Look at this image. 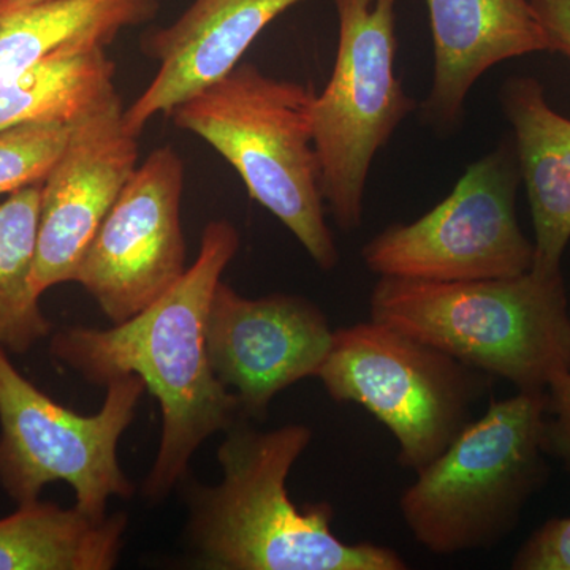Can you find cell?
<instances>
[{"instance_id": "1", "label": "cell", "mask_w": 570, "mask_h": 570, "mask_svg": "<svg viewBox=\"0 0 570 570\" xmlns=\"http://www.w3.org/2000/svg\"><path fill=\"white\" fill-rule=\"evenodd\" d=\"M238 249L234 225L212 220L193 266L151 306L112 328L70 326L51 337L52 356L91 384L107 387L134 374L159 401L163 436L142 485L149 502L165 501L187 479L206 439L243 417L238 397L214 376L206 352L213 294Z\"/></svg>"}, {"instance_id": "2", "label": "cell", "mask_w": 570, "mask_h": 570, "mask_svg": "<svg viewBox=\"0 0 570 570\" xmlns=\"http://www.w3.org/2000/svg\"><path fill=\"white\" fill-rule=\"evenodd\" d=\"M217 450L223 480L187 487V542L195 568L209 570H404L389 547L346 543L332 531L328 502L298 508L287 479L313 439L291 423L261 431L242 417Z\"/></svg>"}, {"instance_id": "3", "label": "cell", "mask_w": 570, "mask_h": 570, "mask_svg": "<svg viewBox=\"0 0 570 570\" xmlns=\"http://www.w3.org/2000/svg\"><path fill=\"white\" fill-rule=\"evenodd\" d=\"M370 314L519 392H546L570 371L562 273L463 283L381 277Z\"/></svg>"}, {"instance_id": "4", "label": "cell", "mask_w": 570, "mask_h": 570, "mask_svg": "<svg viewBox=\"0 0 570 570\" xmlns=\"http://www.w3.org/2000/svg\"><path fill=\"white\" fill-rule=\"evenodd\" d=\"M316 96L311 86L238 63L168 116L213 146L242 176L249 197L295 235L318 268L332 272L340 254L325 223L314 148Z\"/></svg>"}, {"instance_id": "5", "label": "cell", "mask_w": 570, "mask_h": 570, "mask_svg": "<svg viewBox=\"0 0 570 570\" xmlns=\"http://www.w3.org/2000/svg\"><path fill=\"white\" fill-rule=\"evenodd\" d=\"M546 392L491 400L448 449L419 469L400 512L415 542L438 557L494 549L515 531L549 478Z\"/></svg>"}, {"instance_id": "6", "label": "cell", "mask_w": 570, "mask_h": 570, "mask_svg": "<svg viewBox=\"0 0 570 570\" xmlns=\"http://www.w3.org/2000/svg\"><path fill=\"white\" fill-rule=\"evenodd\" d=\"M317 377L336 403H355L396 438L397 463L438 459L489 393L493 377L370 318L335 330Z\"/></svg>"}, {"instance_id": "7", "label": "cell", "mask_w": 570, "mask_h": 570, "mask_svg": "<svg viewBox=\"0 0 570 570\" xmlns=\"http://www.w3.org/2000/svg\"><path fill=\"white\" fill-rule=\"evenodd\" d=\"M145 382L124 376L107 384L97 414L80 415L28 381L0 347V487L17 505L40 501L48 483L66 482L91 519L108 515L110 498L129 499L118 444L134 422Z\"/></svg>"}, {"instance_id": "8", "label": "cell", "mask_w": 570, "mask_h": 570, "mask_svg": "<svg viewBox=\"0 0 570 570\" xmlns=\"http://www.w3.org/2000/svg\"><path fill=\"white\" fill-rule=\"evenodd\" d=\"M335 69L314 104V148L322 197L337 227L362 225L367 175L376 154L417 104L395 73L400 0H333Z\"/></svg>"}, {"instance_id": "9", "label": "cell", "mask_w": 570, "mask_h": 570, "mask_svg": "<svg viewBox=\"0 0 570 570\" xmlns=\"http://www.w3.org/2000/svg\"><path fill=\"white\" fill-rule=\"evenodd\" d=\"M515 146L469 165L452 193L414 223L393 224L366 243L363 262L379 277L463 283L530 272L534 245L521 232Z\"/></svg>"}, {"instance_id": "10", "label": "cell", "mask_w": 570, "mask_h": 570, "mask_svg": "<svg viewBox=\"0 0 570 570\" xmlns=\"http://www.w3.org/2000/svg\"><path fill=\"white\" fill-rule=\"evenodd\" d=\"M183 187L181 156L171 146L157 148L124 186L82 255L73 283L112 325L151 306L186 273Z\"/></svg>"}, {"instance_id": "11", "label": "cell", "mask_w": 570, "mask_h": 570, "mask_svg": "<svg viewBox=\"0 0 570 570\" xmlns=\"http://www.w3.org/2000/svg\"><path fill=\"white\" fill-rule=\"evenodd\" d=\"M324 311L299 295L246 298L220 281L206 318L214 376L238 397L243 417L265 420L277 393L317 377L333 343Z\"/></svg>"}, {"instance_id": "12", "label": "cell", "mask_w": 570, "mask_h": 570, "mask_svg": "<svg viewBox=\"0 0 570 570\" xmlns=\"http://www.w3.org/2000/svg\"><path fill=\"white\" fill-rule=\"evenodd\" d=\"M118 91L71 124L69 140L41 184L32 285L40 296L73 283L94 236L138 168L140 142L124 122Z\"/></svg>"}, {"instance_id": "13", "label": "cell", "mask_w": 570, "mask_h": 570, "mask_svg": "<svg viewBox=\"0 0 570 570\" xmlns=\"http://www.w3.org/2000/svg\"><path fill=\"white\" fill-rule=\"evenodd\" d=\"M305 0H194L181 17L142 39L159 62L156 77L127 110L124 122L140 137L157 115L223 80L269 22Z\"/></svg>"}, {"instance_id": "14", "label": "cell", "mask_w": 570, "mask_h": 570, "mask_svg": "<svg viewBox=\"0 0 570 570\" xmlns=\"http://www.w3.org/2000/svg\"><path fill=\"white\" fill-rule=\"evenodd\" d=\"M434 77L422 104L426 121L453 129L474 82L499 62L550 52L530 0H425Z\"/></svg>"}, {"instance_id": "15", "label": "cell", "mask_w": 570, "mask_h": 570, "mask_svg": "<svg viewBox=\"0 0 570 570\" xmlns=\"http://www.w3.org/2000/svg\"><path fill=\"white\" fill-rule=\"evenodd\" d=\"M502 110L515 134L520 176L527 186L534 225V272L561 273L570 242V119L547 102L532 77H512L502 86Z\"/></svg>"}, {"instance_id": "16", "label": "cell", "mask_w": 570, "mask_h": 570, "mask_svg": "<svg viewBox=\"0 0 570 570\" xmlns=\"http://www.w3.org/2000/svg\"><path fill=\"white\" fill-rule=\"evenodd\" d=\"M157 9V0H0V82L59 48L107 47Z\"/></svg>"}, {"instance_id": "17", "label": "cell", "mask_w": 570, "mask_h": 570, "mask_svg": "<svg viewBox=\"0 0 570 570\" xmlns=\"http://www.w3.org/2000/svg\"><path fill=\"white\" fill-rule=\"evenodd\" d=\"M127 515L96 520L80 509L32 502L0 519V570H110L121 554Z\"/></svg>"}, {"instance_id": "18", "label": "cell", "mask_w": 570, "mask_h": 570, "mask_svg": "<svg viewBox=\"0 0 570 570\" xmlns=\"http://www.w3.org/2000/svg\"><path fill=\"white\" fill-rule=\"evenodd\" d=\"M105 48L69 45L0 82V130L32 122L71 126L92 110L116 89V63Z\"/></svg>"}, {"instance_id": "19", "label": "cell", "mask_w": 570, "mask_h": 570, "mask_svg": "<svg viewBox=\"0 0 570 570\" xmlns=\"http://www.w3.org/2000/svg\"><path fill=\"white\" fill-rule=\"evenodd\" d=\"M41 184L0 202V347L9 354H26L51 333L32 285Z\"/></svg>"}, {"instance_id": "20", "label": "cell", "mask_w": 570, "mask_h": 570, "mask_svg": "<svg viewBox=\"0 0 570 570\" xmlns=\"http://www.w3.org/2000/svg\"><path fill=\"white\" fill-rule=\"evenodd\" d=\"M70 126L32 122L0 130V195L43 183L69 140Z\"/></svg>"}, {"instance_id": "21", "label": "cell", "mask_w": 570, "mask_h": 570, "mask_svg": "<svg viewBox=\"0 0 570 570\" xmlns=\"http://www.w3.org/2000/svg\"><path fill=\"white\" fill-rule=\"evenodd\" d=\"M513 570H570V517L538 528L513 557Z\"/></svg>"}, {"instance_id": "22", "label": "cell", "mask_w": 570, "mask_h": 570, "mask_svg": "<svg viewBox=\"0 0 570 570\" xmlns=\"http://www.w3.org/2000/svg\"><path fill=\"white\" fill-rule=\"evenodd\" d=\"M546 452L570 474V371L546 390Z\"/></svg>"}, {"instance_id": "23", "label": "cell", "mask_w": 570, "mask_h": 570, "mask_svg": "<svg viewBox=\"0 0 570 570\" xmlns=\"http://www.w3.org/2000/svg\"><path fill=\"white\" fill-rule=\"evenodd\" d=\"M549 40L550 52L570 59V0H530Z\"/></svg>"}]
</instances>
